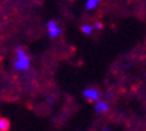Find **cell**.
<instances>
[{
    "instance_id": "1",
    "label": "cell",
    "mask_w": 146,
    "mask_h": 131,
    "mask_svg": "<svg viewBox=\"0 0 146 131\" xmlns=\"http://www.w3.org/2000/svg\"><path fill=\"white\" fill-rule=\"evenodd\" d=\"M30 56L27 55L26 50H23L22 47H19L16 50V59L13 62V67L18 71H27L30 68Z\"/></svg>"
},
{
    "instance_id": "5",
    "label": "cell",
    "mask_w": 146,
    "mask_h": 131,
    "mask_svg": "<svg viewBox=\"0 0 146 131\" xmlns=\"http://www.w3.org/2000/svg\"><path fill=\"white\" fill-rule=\"evenodd\" d=\"M99 3H101V0H86V9H89V11L95 9L99 5Z\"/></svg>"
},
{
    "instance_id": "3",
    "label": "cell",
    "mask_w": 146,
    "mask_h": 131,
    "mask_svg": "<svg viewBox=\"0 0 146 131\" xmlns=\"http://www.w3.org/2000/svg\"><path fill=\"white\" fill-rule=\"evenodd\" d=\"M47 34H48L50 38H58V36L60 35V27L58 24L56 22H51L47 23Z\"/></svg>"
},
{
    "instance_id": "7",
    "label": "cell",
    "mask_w": 146,
    "mask_h": 131,
    "mask_svg": "<svg viewBox=\"0 0 146 131\" xmlns=\"http://www.w3.org/2000/svg\"><path fill=\"white\" fill-rule=\"evenodd\" d=\"M80 30H82V32L84 35H90V34H93L94 28H93V24H83Z\"/></svg>"
},
{
    "instance_id": "2",
    "label": "cell",
    "mask_w": 146,
    "mask_h": 131,
    "mask_svg": "<svg viewBox=\"0 0 146 131\" xmlns=\"http://www.w3.org/2000/svg\"><path fill=\"white\" fill-rule=\"evenodd\" d=\"M83 96H84V99H86V101L95 102V101H98V99H99L101 94H99V91H98L97 88L89 87V88H86V90L83 91Z\"/></svg>"
},
{
    "instance_id": "8",
    "label": "cell",
    "mask_w": 146,
    "mask_h": 131,
    "mask_svg": "<svg viewBox=\"0 0 146 131\" xmlns=\"http://www.w3.org/2000/svg\"><path fill=\"white\" fill-rule=\"evenodd\" d=\"M93 28H94V30H97V31H99V30H101V28H102V23H95V24H93Z\"/></svg>"
},
{
    "instance_id": "6",
    "label": "cell",
    "mask_w": 146,
    "mask_h": 131,
    "mask_svg": "<svg viewBox=\"0 0 146 131\" xmlns=\"http://www.w3.org/2000/svg\"><path fill=\"white\" fill-rule=\"evenodd\" d=\"M9 128V122L8 119L0 118V131H7Z\"/></svg>"
},
{
    "instance_id": "4",
    "label": "cell",
    "mask_w": 146,
    "mask_h": 131,
    "mask_svg": "<svg viewBox=\"0 0 146 131\" xmlns=\"http://www.w3.org/2000/svg\"><path fill=\"white\" fill-rule=\"evenodd\" d=\"M109 109H110V106H109V103H107L106 101H102V99L95 101V111H97L98 114L107 112V111H109Z\"/></svg>"
}]
</instances>
